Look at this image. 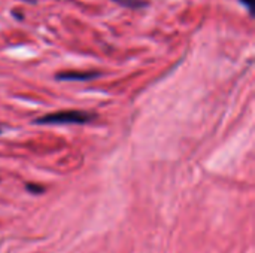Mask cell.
<instances>
[{"label": "cell", "instance_id": "8992f818", "mask_svg": "<svg viewBox=\"0 0 255 253\" xmlns=\"http://www.w3.org/2000/svg\"><path fill=\"white\" fill-rule=\"evenodd\" d=\"M244 6H247L248 9H251V4H253V0H239Z\"/></svg>", "mask_w": 255, "mask_h": 253}, {"label": "cell", "instance_id": "52a82bcc", "mask_svg": "<svg viewBox=\"0 0 255 253\" xmlns=\"http://www.w3.org/2000/svg\"><path fill=\"white\" fill-rule=\"evenodd\" d=\"M1 133H3V131H1V128H0V134H1Z\"/></svg>", "mask_w": 255, "mask_h": 253}, {"label": "cell", "instance_id": "277c9868", "mask_svg": "<svg viewBox=\"0 0 255 253\" xmlns=\"http://www.w3.org/2000/svg\"><path fill=\"white\" fill-rule=\"evenodd\" d=\"M25 189L30 192V194H43L45 192V188L42 185H37V183H25Z\"/></svg>", "mask_w": 255, "mask_h": 253}, {"label": "cell", "instance_id": "5b68a950", "mask_svg": "<svg viewBox=\"0 0 255 253\" xmlns=\"http://www.w3.org/2000/svg\"><path fill=\"white\" fill-rule=\"evenodd\" d=\"M22 12L21 10H16V9H12V16L13 18H18L19 21H22L24 19V15H21Z\"/></svg>", "mask_w": 255, "mask_h": 253}, {"label": "cell", "instance_id": "3957f363", "mask_svg": "<svg viewBox=\"0 0 255 253\" xmlns=\"http://www.w3.org/2000/svg\"><path fill=\"white\" fill-rule=\"evenodd\" d=\"M111 1L126 9H133V10L145 9L149 6V0H111Z\"/></svg>", "mask_w": 255, "mask_h": 253}, {"label": "cell", "instance_id": "6da1fadb", "mask_svg": "<svg viewBox=\"0 0 255 253\" xmlns=\"http://www.w3.org/2000/svg\"><path fill=\"white\" fill-rule=\"evenodd\" d=\"M97 119V113L88 110H58L42 115L33 121L34 125H87Z\"/></svg>", "mask_w": 255, "mask_h": 253}, {"label": "cell", "instance_id": "7a4b0ae2", "mask_svg": "<svg viewBox=\"0 0 255 253\" xmlns=\"http://www.w3.org/2000/svg\"><path fill=\"white\" fill-rule=\"evenodd\" d=\"M103 73L100 70H63L55 73V81H66V82H90L96 81Z\"/></svg>", "mask_w": 255, "mask_h": 253}]
</instances>
